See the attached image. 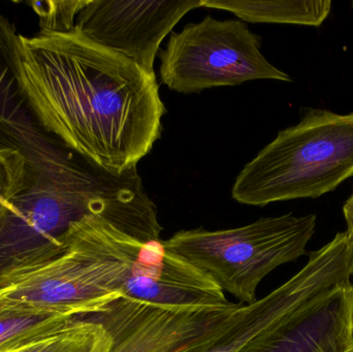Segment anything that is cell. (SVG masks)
Wrapping results in <instances>:
<instances>
[{"label": "cell", "mask_w": 353, "mask_h": 352, "mask_svg": "<svg viewBox=\"0 0 353 352\" xmlns=\"http://www.w3.org/2000/svg\"><path fill=\"white\" fill-rule=\"evenodd\" d=\"M18 35L0 14V155L20 152L37 167L66 146L43 130L25 95L17 68Z\"/></svg>", "instance_id": "obj_11"}, {"label": "cell", "mask_w": 353, "mask_h": 352, "mask_svg": "<svg viewBox=\"0 0 353 352\" xmlns=\"http://www.w3.org/2000/svg\"><path fill=\"white\" fill-rule=\"evenodd\" d=\"M87 0L35 1L31 3L39 17V32H68L76 25L77 17Z\"/></svg>", "instance_id": "obj_16"}, {"label": "cell", "mask_w": 353, "mask_h": 352, "mask_svg": "<svg viewBox=\"0 0 353 352\" xmlns=\"http://www.w3.org/2000/svg\"><path fill=\"white\" fill-rule=\"evenodd\" d=\"M199 8L201 0H87L74 28L155 74L161 43L187 12Z\"/></svg>", "instance_id": "obj_8"}, {"label": "cell", "mask_w": 353, "mask_h": 352, "mask_svg": "<svg viewBox=\"0 0 353 352\" xmlns=\"http://www.w3.org/2000/svg\"><path fill=\"white\" fill-rule=\"evenodd\" d=\"M353 177V114L308 109L281 130L234 180L232 196L248 206L317 198Z\"/></svg>", "instance_id": "obj_4"}, {"label": "cell", "mask_w": 353, "mask_h": 352, "mask_svg": "<svg viewBox=\"0 0 353 352\" xmlns=\"http://www.w3.org/2000/svg\"><path fill=\"white\" fill-rule=\"evenodd\" d=\"M76 318L41 310L0 307V352L57 330Z\"/></svg>", "instance_id": "obj_14"}, {"label": "cell", "mask_w": 353, "mask_h": 352, "mask_svg": "<svg viewBox=\"0 0 353 352\" xmlns=\"http://www.w3.org/2000/svg\"><path fill=\"white\" fill-rule=\"evenodd\" d=\"M88 215L140 241L161 240L157 207L138 167L110 171L64 147L32 169L0 220V284L62 253L72 223Z\"/></svg>", "instance_id": "obj_2"}, {"label": "cell", "mask_w": 353, "mask_h": 352, "mask_svg": "<svg viewBox=\"0 0 353 352\" xmlns=\"http://www.w3.org/2000/svg\"><path fill=\"white\" fill-rule=\"evenodd\" d=\"M261 37L242 20L207 16L172 32L161 57V83L178 93L236 86L254 80L292 82L261 51Z\"/></svg>", "instance_id": "obj_6"}, {"label": "cell", "mask_w": 353, "mask_h": 352, "mask_svg": "<svg viewBox=\"0 0 353 352\" xmlns=\"http://www.w3.org/2000/svg\"><path fill=\"white\" fill-rule=\"evenodd\" d=\"M336 284L331 267L319 256H310L306 266L288 282L255 303L245 305L232 326L203 352L240 351L253 337L323 297Z\"/></svg>", "instance_id": "obj_12"}, {"label": "cell", "mask_w": 353, "mask_h": 352, "mask_svg": "<svg viewBox=\"0 0 353 352\" xmlns=\"http://www.w3.org/2000/svg\"><path fill=\"white\" fill-rule=\"evenodd\" d=\"M352 6H353V3H352Z\"/></svg>", "instance_id": "obj_18"}, {"label": "cell", "mask_w": 353, "mask_h": 352, "mask_svg": "<svg viewBox=\"0 0 353 352\" xmlns=\"http://www.w3.org/2000/svg\"><path fill=\"white\" fill-rule=\"evenodd\" d=\"M137 248L132 242L125 256L122 231L88 215L72 223L62 253L0 284V307L77 318L99 313L123 297Z\"/></svg>", "instance_id": "obj_3"}, {"label": "cell", "mask_w": 353, "mask_h": 352, "mask_svg": "<svg viewBox=\"0 0 353 352\" xmlns=\"http://www.w3.org/2000/svg\"><path fill=\"white\" fill-rule=\"evenodd\" d=\"M16 62L43 130L92 163L123 173L161 138L167 110L155 74L76 28L19 34Z\"/></svg>", "instance_id": "obj_1"}, {"label": "cell", "mask_w": 353, "mask_h": 352, "mask_svg": "<svg viewBox=\"0 0 353 352\" xmlns=\"http://www.w3.org/2000/svg\"><path fill=\"white\" fill-rule=\"evenodd\" d=\"M343 214L347 223V233L350 234L353 244V194L344 205Z\"/></svg>", "instance_id": "obj_17"}, {"label": "cell", "mask_w": 353, "mask_h": 352, "mask_svg": "<svg viewBox=\"0 0 353 352\" xmlns=\"http://www.w3.org/2000/svg\"><path fill=\"white\" fill-rule=\"evenodd\" d=\"M33 169L22 153L0 155V220L10 210L14 198L28 185Z\"/></svg>", "instance_id": "obj_15"}, {"label": "cell", "mask_w": 353, "mask_h": 352, "mask_svg": "<svg viewBox=\"0 0 353 352\" xmlns=\"http://www.w3.org/2000/svg\"><path fill=\"white\" fill-rule=\"evenodd\" d=\"M236 352H353L352 283L311 302Z\"/></svg>", "instance_id": "obj_9"}, {"label": "cell", "mask_w": 353, "mask_h": 352, "mask_svg": "<svg viewBox=\"0 0 353 352\" xmlns=\"http://www.w3.org/2000/svg\"><path fill=\"white\" fill-rule=\"evenodd\" d=\"M201 6L226 10L243 22L319 27L331 12V0H201Z\"/></svg>", "instance_id": "obj_13"}, {"label": "cell", "mask_w": 353, "mask_h": 352, "mask_svg": "<svg viewBox=\"0 0 353 352\" xmlns=\"http://www.w3.org/2000/svg\"><path fill=\"white\" fill-rule=\"evenodd\" d=\"M315 227V215L288 214L236 229L180 231L163 244L209 275L224 293L250 305L270 273L306 253Z\"/></svg>", "instance_id": "obj_5"}, {"label": "cell", "mask_w": 353, "mask_h": 352, "mask_svg": "<svg viewBox=\"0 0 353 352\" xmlns=\"http://www.w3.org/2000/svg\"><path fill=\"white\" fill-rule=\"evenodd\" d=\"M243 308L241 303L159 305L123 296L90 316L111 336L108 352H203L221 338Z\"/></svg>", "instance_id": "obj_7"}, {"label": "cell", "mask_w": 353, "mask_h": 352, "mask_svg": "<svg viewBox=\"0 0 353 352\" xmlns=\"http://www.w3.org/2000/svg\"><path fill=\"white\" fill-rule=\"evenodd\" d=\"M123 293L159 305L222 306L230 303L209 275L168 249L163 240L139 243Z\"/></svg>", "instance_id": "obj_10"}]
</instances>
